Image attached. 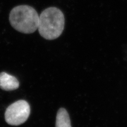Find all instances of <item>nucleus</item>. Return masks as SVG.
<instances>
[{
	"label": "nucleus",
	"mask_w": 127,
	"mask_h": 127,
	"mask_svg": "<svg viewBox=\"0 0 127 127\" xmlns=\"http://www.w3.org/2000/svg\"><path fill=\"white\" fill-rule=\"evenodd\" d=\"M64 27V15L58 8L48 7L39 16L38 31L45 39L53 40L58 38L62 34Z\"/></svg>",
	"instance_id": "obj_1"
},
{
	"label": "nucleus",
	"mask_w": 127,
	"mask_h": 127,
	"mask_svg": "<svg viewBox=\"0 0 127 127\" xmlns=\"http://www.w3.org/2000/svg\"><path fill=\"white\" fill-rule=\"evenodd\" d=\"M9 21L15 30L23 33L30 34L38 29L39 16L33 7L20 5L11 10Z\"/></svg>",
	"instance_id": "obj_2"
},
{
	"label": "nucleus",
	"mask_w": 127,
	"mask_h": 127,
	"mask_svg": "<svg viewBox=\"0 0 127 127\" xmlns=\"http://www.w3.org/2000/svg\"><path fill=\"white\" fill-rule=\"evenodd\" d=\"M19 82L17 78L13 76L2 72L0 73V88L4 91H13L17 89Z\"/></svg>",
	"instance_id": "obj_4"
},
{
	"label": "nucleus",
	"mask_w": 127,
	"mask_h": 127,
	"mask_svg": "<svg viewBox=\"0 0 127 127\" xmlns=\"http://www.w3.org/2000/svg\"><path fill=\"white\" fill-rule=\"evenodd\" d=\"M56 127H71L68 113L64 108H61L58 111Z\"/></svg>",
	"instance_id": "obj_5"
},
{
	"label": "nucleus",
	"mask_w": 127,
	"mask_h": 127,
	"mask_svg": "<svg viewBox=\"0 0 127 127\" xmlns=\"http://www.w3.org/2000/svg\"><path fill=\"white\" fill-rule=\"evenodd\" d=\"M30 113L29 103L25 100H19L7 107L5 112V119L10 125L19 126L27 120Z\"/></svg>",
	"instance_id": "obj_3"
}]
</instances>
